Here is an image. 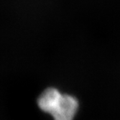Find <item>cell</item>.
I'll use <instances>...</instances> for the list:
<instances>
[{
  "instance_id": "2",
  "label": "cell",
  "mask_w": 120,
  "mask_h": 120,
  "mask_svg": "<svg viewBox=\"0 0 120 120\" xmlns=\"http://www.w3.org/2000/svg\"><path fill=\"white\" fill-rule=\"evenodd\" d=\"M61 95L62 93L56 88H47L41 93L38 98V106L42 111L51 114L56 105L60 100Z\"/></svg>"
},
{
  "instance_id": "1",
  "label": "cell",
  "mask_w": 120,
  "mask_h": 120,
  "mask_svg": "<svg viewBox=\"0 0 120 120\" xmlns=\"http://www.w3.org/2000/svg\"><path fill=\"white\" fill-rule=\"evenodd\" d=\"M78 108L79 102L75 97L62 94L51 115L54 120H73Z\"/></svg>"
}]
</instances>
